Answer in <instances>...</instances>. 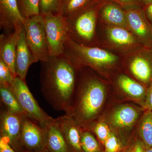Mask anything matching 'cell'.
<instances>
[{"label": "cell", "instance_id": "29", "mask_svg": "<svg viewBox=\"0 0 152 152\" xmlns=\"http://www.w3.org/2000/svg\"><path fill=\"white\" fill-rule=\"evenodd\" d=\"M142 106L144 111H152V82L147 88L145 99Z\"/></svg>", "mask_w": 152, "mask_h": 152}, {"label": "cell", "instance_id": "1", "mask_svg": "<svg viewBox=\"0 0 152 152\" xmlns=\"http://www.w3.org/2000/svg\"><path fill=\"white\" fill-rule=\"evenodd\" d=\"M77 70L63 55L50 56L47 61L41 62V92L54 110L65 113L69 108Z\"/></svg>", "mask_w": 152, "mask_h": 152}, {"label": "cell", "instance_id": "10", "mask_svg": "<svg viewBox=\"0 0 152 152\" xmlns=\"http://www.w3.org/2000/svg\"><path fill=\"white\" fill-rule=\"evenodd\" d=\"M128 25L145 47L152 48V25L145 15L144 8H131L126 11Z\"/></svg>", "mask_w": 152, "mask_h": 152}, {"label": "cell", "instance_id": "9", "mask_svg": "<svg viewBox=\"0 0 152 152\" xmlns=\"http://www.w3.org/2000/svg\"><path fill=\"white\" fill-rule=\"evenodd\" d=\"M2 107L0 114L1 137L6 136L10 140V144L15 151L19 152V142L23 117Z\"/></svg>", "mask_w": 152, "mask_h": 152}, {"label": "cell", "instance_id": "33", "mask_svg": "<svg viewBox=\"0 0 152 152\" xmlns=\"http://www.w3.org/2000/svg\"><path fill=\"white\" fill-rule=\"evenodd\" d=\"M144 10L147 18L152 25V4L145 7Z\"/></svg>", "mask_w": 152, "mask_h": 152}, {"label": "cell", "instance_id": "17", "mask_svg": "<svg viewBox=\"0 0 152 152\" xmlns=\"http://www.w3.org/2000/svg\"><path fill=\"white\" fill-rule=\"evenodd\" d=\"M99 14L103 20L115 26H126L127 24L126 11L120 5L105 1L101 7Z\"/></svg>", "mask_w": 152, "mask_h": 152}, {"label": "cell", "instance_id": "31", "mask_svg": "<svg viewBox=\"0 0 152 152\" xmlns=\"http://www.w3.org/2000/svg\"><path fill=\"white\" fill-rule=\"evenodd\" d=\"M120 4L124 6H131L138 5L140 6H142L144 8L140 0H113Z\"/></svg>", "mask_w": 152, "mask_h": 152}, {"label": "cell", "instance_id": "21", "mask_svg": "<svg viewBox=\"0 0 152 152\" xmlns=\"http://www.w3.org/2000/svg\"><path fill=\"white\" fill-rule=\"evenodd\" d=\"M107 33L110 40L117 45L129 46L135 42L132 35L123 27L115 26L109 28Z\"/></svg>", "mask_w": 152, "mask_h": 152}, {"label": "cell", "instance_id": "11", "mask_svg": "<svg viewBox=\"0 0 152 152\" xmlns=\"http://www.w3.org/2000/svg\"><path fill=\"white\" fill-rule=\"evenodd\" d=\"M71 152H83L81 139L83 128L72 117L65 114L55 119Z\"/></svg>", "mask_w": 152, "mask_h": 152}, {"label": "cell", "instance_id": "6", "mask_svg": "<svg viewBox=\"0 0 152 152\" xmlns=\"http://www.w3.org/2000/svg\"><path fill=\"white\" fill-rule=\"evenodd\" d=\"M11 88L26 115L44 127L53 118L44 111L30 91L26 81L17 77Z\"/></svg>", "mask_w": 152, "mask_h": 152}, {"label": "cell", "instance_id": "26", "mask_svg": "<svg viewBox=\"0 0 152 152\" xmlns=\"http://www.w3.org/2000/svg\"><path fill=\"white\" fill-rule=\"evenodd\" d=\"M62 0H40V15L61 14Z\"/></svg>", "mask_w": 152, "mask_h": 152}, {"label": "cell", "instance_id": "3", "mask_svg": "<svg viewBox=\"0 0 152 152\" xmlns=\"http://www.w3.org/2000/svg\"><path fill=\"white\" fill-rule=\"evenodd\" d=\"M104 1L96 0L77 13L65 18L71 39L81 45L94 47L97 19Z\"/></svg>", "mask_w": 152, "mask_h": 152}, {"label": "cell", "instance_id": "16", "mask_svg": "<svg viewBox=\"0 0 152 152\" xmlns=\"http://www.w3.org/2000/svg\"><path fill=\"white\" fill-rule=\"evenodd\" d=\"M42 127L45 134L47 152H71L54 118Z\"/></svg>", "mask_w": 152, "mask_h": 152}, {"label": "cell", "instance_id": "22", "mask_svg": "<svg viewBox=\"0 0 152 152\" xmlns=\"http://www.w3.org/2000/svg\"><path fill=\"white\" fill-rule=\"evenodd\" d=\"M96 0H62L61 15L67 18L77 13Z\"/></svg>", "mask_w": 152, "mask_h": 152}, {"label": "cell", "instance_id": "15", "mask_svg": "<svg viewBox=\"0 0 152 152\" xmlns=\"http://www.w3.org/2000/svg\"><path fill=\"white\" fill-rule=\"evenodd\" d=\"M22 26L12 32L3 33L0 36V60L8 66L15 78L17 77L15 70L16 51L19 31Z\"/></svg>", "mask_w": 152, "mask_h": 152}, {"label": "cell", "instance_id": "19", "mask_svg": "<svg viewBox=\"0 0 152 152\" xmlns=\"http://www.w3.org/2000/svg\"><path fill=\"white\" fill-rule=\"evenodd\" d=\"M138 131L146 149L152 148V111H144L139 121Z\"/></svg>", "mask_w": 152, "mask_h": 152}, {"label": "cell", "instance_id": "20", "mask_svg": "<svg viewBox=\"0 0 152 152\" xmlns=\"http://www.w3.org/2000/svg\"><path fill=\"white\" fill-rule=\"evenodd\" d=\"M1 106L20 115H26L11 87H0Z\"/></svg>", "mask_w": 152, "mask_h": 152}, {"label": "cell", "instance_id": "8", "mask_svg": "<svg viewBox=\"0 0 152 152\" xmlns=\"http://www.w3.org/2000/svg\"><path fill=\"white\" fill-rule=\"evenodd\" d=\"M140 115V110L129 105H122L115 109L110 114L109 123L115 132L124 137V135L132 129Z\"/></svg>", "mask_w": 152, "mask_h": 152}, {"label": "cell", "instance_id": "36", "mask_svg": "<svg viewBox=\"0 0 152 152\" xmlns=\"http://www.w3.org/2000/svg\"></svg>", "mask_w": 152, "mask_h": 152}, {"label": "cell", "instance_id": "28", "mask_svg": "<svg viewBox=\"0 0 152 152\" xmlns=\"http://www.w3.org/2000/svg\"><path fill=\"white\" fill-rule=\"evenodd\" d=\"M104 152H120L124 148L122 143L115 133L112 132L104 144Z\"/></svg>", "mask_w": 152, "mask_h": 152}, {"label": "cell", "instance_id": "5", "mask_svg": "<svg viewBox=\"0 0 152 152\" xmlns=\"http://www.w3.org/2000/svg\"><path fill=\"white\" fill-rule=\"evenodd\" d=\"M26 39L30 50L37 61L48 59V47L41 15L26 19L24 24Z\"/></svg>", "mask_w": 152, "mask_h": 152}, {"label": "cell", "instance_id": "2", "mask_svg": "<svg viewBox=\"0 0 152 152\" xmlns=\"http://www.w3.org/2000/svg\"><path fill=\"white\" fill-rule=\"evenodd\" d=\"M105 97L103 83L95 77H85L78 87L75 86L70 106L65 114L86 129L97 117Z\"/></svg>", "mask_w": 152, "mask_h": 152}, {"label": "cell", "instance_id": "32", "mask_svg": "<svg viewBox=\"0 0 152 152\" xmlns=\"http://www.w3.org/2000/svg\"><path fill=\"white\" fill-rule=\"evenodd\" d=\"M145 148L141 140H137L133 145L130 152H145Z\"/></svg>", "mask_w": 152, "mask_h": 152}, {"label": "cell", "instance_id": "34", "mask_svg": "<svg viewBox=\"0 0 152 152\" xmlns=\"http://www.w3.org/2000/svg\"><path fill=\"white\" fill-rule=\"evenodd\" d=\"M144 8L152 4V0H140Z\"/></svg>", "mask_w": 152, "mask_h": 152}, {"label": "cell", "instance_id": "30", "mask_svg": "<svg viewBox=\"0 0 152 152\" xmlns=\"http://www.w3.org/2000/svg\"><path fill=\"white\" fill-rule=\"evenodd\" d=\"M0 152H17L11 146L8 137L1 136L0 137Z\"/></svg>", "mask_w": 152, "mask_h": 152}, {"label": "cell", "instance_id": "35", "mask_svg": "<svg viewBox=\"0 0 152 152\" xmlns=\"http://www.w3.org/2000/svg\"><path fill=\"white\" fill-rule=\"evenodd\" d=\"M145 152H152V148L145 149Z\"/></svg>", "mask_w": 152, "mask_h": 152}, {"label": "cell", "instance_id": "27", "mask_svg": "<svg viewBox=\"0 0 152 152\" xmlns=\"http://www.w3.org/2000/svg\"><path fill=\"white\" fill-rule=\"evenodd\" d=\"M15 79L8 66L0 60V87H11Z\"/></svg>", "mask_w": 152, "mask_h": 152}, {"label": "cell", "instance_id": "23", "mask_svg": "<svg viewBox=\"0 0 152 152\" xmlns=\"http://www.w3.org/2000/svg\"><path fill=\"white\" fill-rule=\"evenodd\" d=\"M81 145L83 152H102L100 145L91 131L83 129Z\"/></svg>", "mask_w": 152, "mask_h": 152}, {"label": "cell", "instance_id": "18", "mask_svg": "<svg viewBox=\"0 0 152 152\" xmlns=\"http://www.w3.org/2000/svg\"><path fill=\"white\" fill-rule=\"evenodd\" d=\"M118 84L128 96L140 102L142 106L145 99L147 88L143 84L138 83L130 77L121 75L118 79Z\"/></svg>", "mask_w": 152, "mask_h": 152}, {"label": "cell", "instance_id": "25", "mask_svg": "<svg viewBox=\"0 0 152 152\" xmlns=\"http://www.w3.org/2000/svg\"><path fill=\"white\" fill-rule=\"evenodd\" d=\"M93 132L101 143L104 145L112 132L108 125L102 121L91 123L86 129Z\"/></svg>", "mask_w": 152, "mask_h": 152}, {"label": "cell", "instance_id": "13", "mask_svg": "<svg viewBox=\"0 0 152 152\" xmlns=\"http://www.w3.org/2000/svg\"><path fill=\"white\" fill-rule=\"evenodd\" d=\"M25 21L17 0H0V28L4 33L12 32Z\"/></svg>", "mask_w": 152, "mask_h": 152}, {"label": "cell", "instance_id": "24", "mask_svg": "<svg viewBox=\"0 0 152 152\" xmlns=\"http://www.w3.org/2000/svg\"><path fill=\"white\" fill-rule=\"evenodd\" d=\"M19 10L25 19L40 15V0H17Z\"/></svg>", "mask_w": 152, "mask_h": 152}, {"label": "cell", "instance_id": "12", "mask_svg": "<svg viewBox=\"0 0 152 152\" xmlns=\"http://www.w3.org/2000/svg\"><path fill=\"white\" fill-rule=\"evenodd\" d=\"M37 62L27 42L24 25H23L19 31L16 51L15 70L17 77L26 81L30 66Z\"/></svg>", "mask_w": 152, "mask_h": 152}, {"label": "cell", "instance_id": "7", "mask_svg": "<svg viewBox=\"0 0 152 152\" xmlns=\"http://www.w3.org/2000/svg\"><path fill=\"white\" fill-rule=\"evenodd\" d=\"M44 128L27 116L23 117L18 152H46Z\"/></svg>", "mask_w": 152, "mask_h": 152}, {"label": "cell", "instance_id": "14", "mask_svg": "<svg viewBox=\"0 0 152 152\" xmlns=\"http://www.w3.org/2000/svg\"><path fill=\"white\" fill-rule=\"evenodd\" d=\"M131 73L147 87L152 82V48L146 47L140 54L133 58L129 65Z\"/></svg>", "mask_w": 152, "mask_h": 152}, {"label": "cell", "instance_id": "4", "mask_svg": "<svg viewBox=\"0 0 152 152\" xmlns=\"http://www.w3.org/2000/svg\"><path fill=\"white\" fill-rule=\"evenodd\" d=\"M48 47L50 56L63 55L69 37L66 18L61 14L41 15Z\"/></svg>", "mask_w": 152, "mask_h": 152}]
</instances>
